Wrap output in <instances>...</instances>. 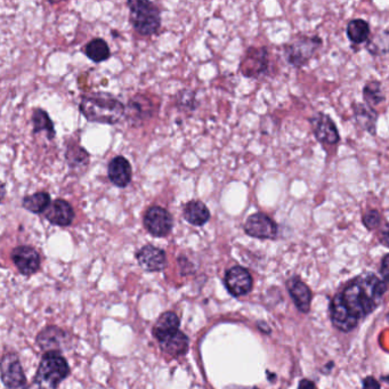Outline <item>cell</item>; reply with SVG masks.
<instances>
[{"mask_svg":"<svg viewBox=\"0 0 389 389\" xmlns=\"http://www.w3.org/2000/svg\"><path fill=\"white\" fill-rule=\"evenodd\" d=\"M69 374L66 360L59 352H47L29 389H56Z\"/></svg>","mask_w":389,"mask_h":389,"instance_id":"cell-3","label":"cell"},{"mask_svg":"<svg viewBox=\"0 0 389 389\" xmlns=\"http://www.w3.org/2000/svg\"><path fill=\"white\" fill-rule=\"evenodd\" d=\"M108 175L113 185L118 188H126L132 181V175H133L129 161L121 155L112 159L108 164Z\"/></svg>","mask_w":389,"mask_h":389,"instance_id":"cell-16","label":"cell"},{"mask_svg":"<svg viewBox=\"0 0 389 389\" xmlns=\"http://www.w3.org/2000/svg\"><path fill=\"white\" fill-rule=\"evenodd\" d=\"M183 215L186 222L194 226H202L211 220V211L202 201H190L184 206Z\"/></svg>","mask_w":389,"mask_h":389,"instance_id":"cell-20","label":"cell"},{"mask_svg":"<svg viewBox=\"0 0 389 389\" xmlns=\"http://www.w3.org/2000/svg\"><path fill=\"white\" fill-rule=\"evenodd\" d=\"M322 41L318 37H299L296 41L284 46V55L292 66L302 68L312 59Z\"/></svg>","mask_w":389,"mask_h":389,"instance_id":"cell-5","label":"cell"},{"mask_svg":"<svg viewBox=\"0 0 389 389\" xmlns=\"http://www.w3.org/2000/svg\"><path fill=\"white\" fill-rule=\"evenodd\" d=\"M244 232L251 238L275 239L278 236L276 222L263 213L251 215L244 224Z\"/></svg>","mask_w":389,"mask_h":389,"instance_id":"cell-8","label":"cell"},{"mask_svg":"<svg viewBox=\"0 0 389 389\" xmlns=\"http://www.w3.org/2000/svg\"><path fill=\"white\" fill-rule=\"evenodd\" d=\"M1 379L7 389H29L19 358L14 353H6L3 355Z\"/></svg>","mask_w":389,"mask_h":389,"instance_id":"cell-7","label":"cell"},{"mask_svg":"<svg viewBox=\"0 0 389 389\" xmlns=\"http://www.w3.org/2000/svg\"><path fill=\"white\" fill-rule=\"evenodd\" d=\"M380 272L383 275V278L389 282V253L383 257V262H381V269Z\"/></svg>","mask_w":389,"mask_h":389,"instance_id":"cell-31","label":"cell"},{"mask_svg":"<svg viewBox=\"0 0 389 389\" xmlns=\"http://www.w3.org/2000/svg\"><path fill=\"white\" fill-rule=\"evenodd\" d=\"M173 217L169 211L159 206L148 208L144 215V226L155 238L167 236L173 229Z\"/></svg>","mask_w":389,"mask_h":389,"instance_id":"cell-6","label":"cell"},{"mask_svg":"<svg viewBox=\"0 0 389 389\" xmlns=\"http://www.w3.org/2000/svg\"><path fill=\"white\" fill-rule=\"evenodd\" d=\"M289 292L299 312L309 313L312 303V292L309 288L299 278H294L289 281Z\"/></svg>","mask_w":389,"mask_h":389,"instance_id":"cell-18","label":"cell"},{"mask_svg":"<svg viewBox=\"0 0 389 389\" xmlns=\"http://www.w3.org/2000/svg\"><path fill=\"white\" fill-rule=\"evenodd\" d=\"M330 316L332 325L338 330L349 332L358 325V318L353 316L346 304L344 302L341 294L337 295L331 300Z\"/></svg>","mask_w":389,"mask_h":389,"instance_id":"cell-11","label":"cell"},{"mask_svg":"<svg viewBox=\"0 0 389 389\" xmlns=\"http://www.w3.org/2000/svg\"><path fill=\"white\" fill-rule=\"evenodd\" d=\"M383 380H385V381H388L389 383V377H385L383 378Z\"/></svg>","mask_w":389,"mask_h":389,"instance_id":"cell-35","label":"cell"},{"mask_svg":"<svg viewBox=\"0 0 389 389\" xmlns=\"http://www.w3.org/2000/svg\"><path fill=\"white\" fill-rule=\"evenodd\" d=\"M179 318L173 312H166L159 318L153 329V334L159 339L161 337L171 334L179 330Z\"/></svg>","mask_w":389,"mask_h":389,"instance_id":"cell-23","label":"cell"},{"mask_svg":"<svg viewBox=\"0 0 389 389\" xmlns=\"http://www.w3.org/2000/svg\"><path fill=\"white\" fill-rule=\"evenodd\" d=\"M269 56L265 48H250L241 64V70L247 77H258L267 71Z\"/></svg>","mask_w":389,"mask_h":389,"instance_id":"cell-14","label":"cell"},{"mask_svg":"<svg viewBox=\"0 0 389 389\" xmlns=\"http://www.w3.org/2000/svg\"><path fill=\"white\" fill-rule=\"evenodd\" d=\"M309 122L318 142L325 146H334L339 142V133L336 124L329 115L318 112L309 119Z\"/></svg>","mask_w":389,"mask_h":389,"instance_id":"cell-9","label":"cell"},{"mask_svg":"<svg viewBox=\"0 0 389 389\" xmlns=\"http://www.w3.org/2000/svg\"><path fill=\"white\" fill-rule=\"evenodd\" d=\"M362 222L369 231H374V229H378V226L381 222V215L376 209H371L363 215Z\"/></svg>","mask_w":389,"mask_h":389,"instance_id":"cell-30","label":"cell"},{"mask_svg":"<svg viewBox=\"0 0 389 389\" xmlns=\"http://www.w3.org/2000/svg\"><path fill=\"white\" fill-rule=\"evenodd\" d=\"M363 99H365V104L369 106H379L380 103L385 101V95L381 90V83L379 81H371L365 85L363 88Z\"/></svg>","mask_w":389,"mask_h":389,"instance_id":"cell-27","label":"cell"},{"mask_svg":"<svg viewBox=\"0 0 389 389\" xmlns=\"http://www.w3.org/2000/svg\"><path fill=\"white\" fill-rule=\"evenodd\" d=\"M379 240L385 247L389 248V224H386V226L380 232Z\"/></svg>","mask_w":389,"mask_h":389,"instance_id":"cell-32","label":"cell"},{"mask_svg":"<svg viewBox=\"0 0 389 389\" xmlns=\"http://www.w3.org/2000/svg\"><path fill=\"white\" fill-rule=\"evenodd\" d=\"M12 260L21 274H34L41 267V257L36 249L29 246H20L12 251Z\"/></svg>","mask_w":389,"mask_h":389,"instance_id":"cell-12","label":"cell"},{"mask_svg":"<svg viewBox=\"0 0 389 389\" xmlns=\"http://www.w3.org/2000/svg\"><path fill=\"white\" fill-rule=\"evenodd\" d=\"M251 389H258V388H251Z\"/></svg>","mask_w":389,"mask_h":389,"instance_id":"cell-36","label":"cell"},{"mask_svg":"<svg viewBox=\"0 0 389 389\" xmlns=\"http://www.w3.org/2000/svg\"><path fill=\"white\" fill-rule=\"evenodd\" d=\"M347 37L353 43H365L370 37V25L365 20L355 19L347 25Z\"/></svg>","mask_w":389,"mask_h":389,"instance_id":"cell-24","label":"cell"},{"mask_svg":"<svg viewBox=\"0 0 389 389\" xmlns=\"http://www.w3.org/2000/svg\"><path fill=\"white\" fill-rule=\"evenodd\" d=\"M32 124H34V133L38 134L41 132H46L48 139H53L55 137V129H54L53 121L50 120V115L41 108L34 110L32 115Z\"/></svg>","mask_w":389,"mask_h":389,"instance_id":"cell-26","label":"cell"},{"mask_svg":"<svg viewBox=\"0 0 389 389\" xmlns=\"http://www.w3.org/2000/svg\"><path fill=\"white\" fill-rule=\"evenodd\" d=\"M363 389H380V385L374 377H367L363 381Z\"/></svg>","mask_w":389,"mask_h":389,"instance_id":"cell-33","label":"cell"},{"mask_svg":"<svg viewBox=\"0 0 389 389\" xmlns=\"http://www.w3.org/2000/svg\"><path fill=\"white\" fill-rule=\"evenodd\" d=\"M367 50L374 56L389 53V32L383 31L376 34L367 45Z\"/></svg>","mask_w":389,"mask_h":389,"instance_id":"cell-28","label":"cell"},{"mask_svg":"<svg viewBox=\"0 0 389 389\" xmlns=\"http://www.w3.org/2000/svg\"><path fill=\"white\" fill-rule=\"evenodd\" d=\"M50 204H52L50 195L47 192H37L34 194L25 197L22 206L30 213H46Z\"/></svg>","mask_w":389,"mask_h":389,"instance_id":"cell-22","label":"cell"},{"mask_svg":"<svg viewBox=\"0 0 389 389\" xmlns=\"http://www.w3.org/2000/svg\"><path fill=\"white\" fill-rule=\"evenodd\" d=\"M387 289L386 282L372 273H365L351 282L341 297L353 316L360 320L377 309Z\"/></svg>","mask_w":389,"mask_h":389,"instance_id":"cell-1","label":"cell"},{"mask_svg":"<svg viewBox=\"0 0 389 389\" xmlns=\"http://www.w3.org/2000/svg\"><path fill=\"white\" fill-rule=\"evenodd\" d=\"M85 53H86L88 59H92L95 63L104 62L111 56V52H110L108 43H106V41L99 39V38L87 43Z\"/></svg>","mask_w":389,"mask_h":389,"instance_id":"cell-25","label":"cell"},{"mask_svg":"<svg viewBox=\"0 0 389 389\" xmlns=\"http://www.w3.org/2000/svg\"><path fill=\"white\" fill-rule=\"evenodd\" d=\"M129 7L130 22L142 36L157 34L161 24L160 12L155 3L142 0H132L127 3Z\"/></svg>","mask_w":389,"mask_h":389,"instance_id":"cell-4","label":"cell"},{"mask_svg":"<svg viewBox=\"0 0 389 389\" xmlns=\"http://www.w3.org/2000/svg\"><path fill=\"white\" fill-rule=\"evenodd\" d=\"M158 340L161 349L174 358L184 355L189 349V338L181 330L161 337Z\"/></svg>","mask_w":389,"mask_h":389,"instance_id":"cell-17","label":"cell"},{"mask_svg":"<svg viewBox=\"0 0 389 389\" xmlns=\"http://www.w3.org/2000/svg\"><path fill=\"white\" fill-rule=\"evenodd\" d=\"M66 159L70 164V167L77 169V168L87 167L90 157L84 148H79L78 146H70L66 151Z\"/></svg>","mask_w":389,"mask_h":389,"instance_id":"cell-29","label":"cell"},{"mask_svg":"<svg viewBox=\"0 0 389 389\" xmlns=\"http://www.w3.org/2000/svg\"><path fill=\"white\" fill-rule=\"evenodd\" d=\"M46 220L53 225L65 226L71 225L74 220V211L71 204L63 199H57L50 204V207L45 213Z\"/></svg>","mask_w":389,"mask_h":389,"instance_id":"cell-15","label":"cell"},{"mask_svg":"<svg viewBox=\"0 0 389 389\" xmlns=\"http://www.w3.org/2000/svg\"><path fill=\"white\" fill-rule=\"evenodd\" d=\"M298 389H316V383L309 379H303L299 383Z\"/></svg>","mask_w":389,"mask_h":389,"instance_id":"cell-34","label":"cell"},{"mask_svg":"<svg viewBox=\"0 0 389 389\" xmlns=\"http://www.w3.org/2000/svg\"><path fill=\"white\" fill-rule=\"evenodd\" d=\"M354 110V117L356 122L362 129L368 133L376 135V128H377L378 113L374 108H371L365 103H354L353 104Z\"/></svg>","mask_w":389,"mask_h":389,"instance_id":"cell-19","label":"cell"},{"mask_svg":"<svg viewBox=\"0 0 389 389\" xmlns=\"http://www.w3.org/2000/svg\"><path fill=\"white\" fill-rule=\"evenodd\" d=\"M225 285L229 294L234 297L248 295L253 289V278L248 269L242 266H234L225 274Z\"/></svg>","mask_w":389,"mask_h":389,"instance_id":"cell-10","label":"cell"},{"mask_svg":"<svg viewBox=\"0 0 389 389\" xmlns=\"http://www.w3.org/2000/svg\"><path fill=\"white\" fill-rule=\"evenodd\" d=\"M136 258L141 267L148 272H160L167 266V257L164 251L151 244L143 247L136 253Z\"/></svg>","mask_w":389,"mask_h":389,"instance_id":"cell-13","label":"cell"},{"mask_svg":"<svg viewBox=\"0 0 389 389\" xmlns=\"http://www.w3.org/2000/svg\"><path fill=\"white\" fill-rule=\"evenodd\" d=\"M79 108L87 120L99 124H117L125 115L124 104L108 94L84 96Z\"/></svg>","mask_w":389,"mask_h":389,"instance_id":"cell-2","label":"cell"},{"mask_svg":"<svg viewBox=\"0 0 389 389\" xmlns=\"http://www.w3.org/2000/svg\"><path fill=\"white\" fill-rule=\"evenodd\" d=\"M37 343L47 352H57L65 343V332L59 327H46L38 336Z\"/></svg>","mask_w":389,"mask_h":389,"instance_id":"cell-21","label":"cell"}]
</instances>
